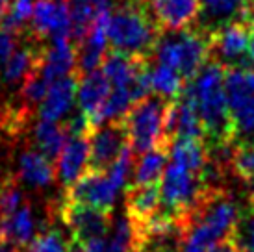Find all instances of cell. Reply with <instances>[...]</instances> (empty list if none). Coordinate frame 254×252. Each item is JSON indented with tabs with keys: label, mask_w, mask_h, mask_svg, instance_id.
Listing matches in <instances>:
<instances>
[{
	"label": "cell",
	"mask_w": 254,
	"mask_h": 252,
	"mask_svg": "<svg viewBox=\"0 0 254 252\" xmlns=\"http://www.w3.org/2000/svg\"><path fill=\"white\" fill-rule=\"evenodd\" d=\"M228 112L232 119L234 137H245L254 143V69L228 67L225 72Z\"/></svg>",
	"instance_id": "5"
},
{
	"label": "cell",
	"mask_w": 254,
	"mask_h": 252,
	"mask_svg": "<svg viewBox=\"0 0 254 252\" xmlns=\"http://www.w3.org/2000/svg\"><path fill=\"white\" fill-rule=\"evenodd\" d=\"M200 6L213 19H232L243 11L245 0H200Z\"/></svg>",
	"instance_id": "28"
},
{
	"label": "cell",
	"mask_w": 254,
	"mask_h": 252,
	"mask_svg": "<svg viewBox=\"0 0 254 252\" xmlns=\"http://www.w3.org/2000/svg\"><path fill=\"white\" fill-rule=\"evenodd\" d=\"M54 167L39 150H26L19 158V176L34 188H47L54 180Z\"/></svg>",
	"instance_id": "19"
},
{
	"label": "cell",
	"mask_w": 254,
	"mask_h": 252,
	"mask_svg": "<svg viewBox=\"0 0 254 252\" xmlns=\"http://www.w3.org/2000/svg\"><path fill=\"white\" fill-rule=\"evenodd\" d=\"M28 252H72V241L58 228H49L32 239Z\"/></svg>",
	"instance_id": "26"
},
{
	"label": "cell",
	"mask_w": 254,
	"mask_h": 252,
	"mask_svg": "<svg viewBox=\"0 0 254 252\" xmlns=\"http://www.w3.org/2000/svg\"><path fill=\"white\" fill-rule=\"evenodd\" d=\"M78 84H80V76L76 72L54 80L45 98L41 100L39 117L45 121H54V123L64 119L65 115L71 112L72 104L76 100Z\"/></svg>",
	"instance_id": "15"
},
{
	"label": "cell",
	"mask_w": 254,
	"mask_h": 252,
	"mask_svg": "<svg viewBox=\"0 0 254 252\" xmlns=\"http://www.w3.org/2000/svg\"><path fill=\"white\" fill-rule=\"evenodd\" d=\"M58 219L69 230L72 247H82L91 239L104 238L112 228V211L62 198L56 206Z\"/></svg>",
	"instance_id": "6"
},
{
	"label": "cell",
	"mask_w": 254,
	"mask_h": 252,
	"mask_svg": "<svg viewBox=\"0 0 254 252\" xmlns=\"http://www.w3.org/2000/svg\"><path fill=\"white\" fill-rule=\"evenodd\" d=\"M241 19L254 26V0H245V6L241 11Z\"/></svg>",
	"instance_id": "32"
},
{
	"label": "cell",
	"mask_w": 254,
	"mask_h": 252,
	"mask_svg": "<svg viewBox=\"0 0 254 252\" xmlns=\"http://www.w3.org/2000/svg\"><path fill=\"white\" fill-rule=\"evenodd\" d=\"M36 217L32 206L22 202L13 213H9L7 217L0 219V230H2V239L13 247L26 249L32 243V239L36 238Z\"/></svg>",
	"instance_id": "17"
},
{
	"label": "cell",
	"mask_w": 254,
	"mask_h": 252,
	"mask_svg": "<svg viewBox=\"0 0 254 252\" xmlns=\"http://www.w3.org/2000/svg\"><path fill=\"white\" fill-rule=\"evenodd\" d=\"M148 4L162 32L193 28L202 13L200 0H148Z\"/></svg>",
	"instance_id": "11"
},
{
	"label": "cell",
	"mask_w": 254,
	"mask_h": 252,
	"mask_svg": "<svg viewBox=\"0 0 254 252\" xmlns=\"http://www.w3.org/2000/svg\"><path fill=\"white\" fill-rule=\"evenodd\" d=\"M228 165H230L234 175L247 186L254 208V143L245 141L240 145H234Z\"/></svg>",
	"instance_id": "23"
},
{
	"label": "cell",
	"mask_w": 254,
	"mask_h": 252,
	"mask_svg": "<svg viewBox=\"0 0 254 252\" xmlns=\"http://www.w3.org/2000/svg\"><path fill=\"white\" fill-rule=\"evenodd\" d=\"M178 252H186V251H182V249H180V251H178Z\"/></svg>",
	"instance_id": "37"
},
{
	"label": "cell",
	"mask_w": 254,
	"mask_h": 252,
	"mask_svg": "<svg viewBox=\"0 0 254 252\" xmlns=\"http://www.w3.org/2000/svg\"><path fill=\"white\" fill-rule=\"evenodd\" d=\"M148 82H150V91L165 100H177L186 89V80L178 74L175 69L167 65L156 63L148 72Z\"/></svg>",
	"instance_id": "21"
},
{
	"label": "cell",
	"mask_w": 254,
	"mask_h": 252,
	"mask_svg": "<svg viewBox=\"0 0 254 252\" xmlns=\"http://www.w3.org/2000/svg\"><path fill=\"white\" fill-rule=\"evenodd\" d=\"M232 238L241 252H254V208H251L245 215H240Z\"/></svg>",
	"instance_id": "29"
},
{
	"label": "cell",
	"mask_w": 254,
	"mask_h": 252,
	"mask_svg": "<svg viewBox=\"0 0 254 252\" xmlns=\"http://www.w3.org/2000/svg\"><path fill=\"white\" fill-rule=\"evenodd\" d=\"M121 189L123 188L115 180H112L108 171L85 169L76 182L65 188L64 198L71 202L87 204L104 211H113Z\"/></svg>",
	"instance_id": "7"
},
{
	"label": "cell",
	"mask_w": 254,
	"mask_h": 252,
	"mask_svg": "<svg viewBox=\"0 0 254 252\" xmlns=\"http://www.w3.org/2000/svg\"><path fill=\"white\" fill-rule=\"evenodd\" d=\"M71 9L67 0H37L30 17L28 34L41 43L71 37Z\"/></svg>",
	"instance_id": "8"
},
{
	"label": "cell",
	"mask_w": 254,
	"mask_h": 252,
	"mask_svg": "<svg viewBox=\"0 0 254 252\" xmlns=\"http://www.w3.org/2000/svg\"><path fill=\"white\" fill-rule=\"evenodd\" d=\"M135 228L128 217H119L113 223V230L106 241L104 252H134L135 251Z\"/></svg>",
	"instance_id": "25"
},
{
	"label": "cell",
	"mask_w": 254,
	"mask_h": 252,
	"mask_svg": "<svg viewBox=\"0 0 254 252\" xmlns=\"http://www.w3.org/2000/svg\"><path fill=\"white\" fill-rule=\"evenodd\" d=\"M67 128L65 125H58L54 121L41 119L34 128V141H36L39 152L47 158H56L60 154L62 147L67 141Z\"/></svg>",
	"instance_id": "22"
},
{
	"label": "cell",
	"mask_w": 254,
	"mask_h": 252,
	"mask_svg": "<svg viewBox=\"0 0 254 252\" xmlns=\"http://www.w3.org/2000/svg\"><path fill=\"white\" fill-rule=\"evenodd\" d=\"M225 72V65L217 62L206 63L190 80V85H186L202 119L206 145L212 143V147L236 143L226 100Z\"/></svg>",
	"instance_id": "1"
},
{
	"label": "cell",
	"mask_w": 254,
	"mask_h": 252,
	"mask_svg": "<svg viewBox=\"0 0 254 252\" xmlns=\"http://www.w3.org/2000/svg\"><path fill=\"white\" fill-rule=\"evenodd\" d=\"M206 252H241V249L238 247V243H236L234 238H226V239H223V241L215 243L213 247H210Z\"/></svg>",
	"instance_id": "31"
},
{
	"label": "cell",
	"mask_w": 254,
	"mask_h": 252,
	"mask_svg": "<svg viewBox=\"0 0 254 252\" xmlns=\"http://www.w3.org/2000/svg\"><path fill=\"white\" fill-rule=\"evenodd\" d=\"M9 2H11V0H0V19L6 15L7 7H9Z\"/></svg>",
	"instance_id": "35"
},
{
	"label": "cell",
	"mask_w": 254,
	"mask_h": 252,
	"mask_svg": "<svg viewBox=\"0 0 254 252\" xmlns=\"http://www.w3.org/2000/svg\"><path fill=\"white\" fill-rule=\"evenodd\" d=\"M0 252H21V249H19V247L9 245V243H6V241H0Z\"/></svg>",
	"instance_id": "34"
},
{
	"label": "cell",
	"mask_w": 254,
	"mask_h": 252,
	"mask_svg": "<svg viewBox=\"0 0 254 252\" xmlns=\"http://www.w3.org/2000/svg\"><path fill=\"white\" fill-rule=\"evenodd\" d=\"M110 91H112V84L102 70L95 69L80 76L76 93L78 104H80V112L89 119L93 128L99 125V115L110 97Z\"/></svg>",
	"instance_id": "13"
},
{
	"label": "cell",
	"mask_w": 254,
	"mask_h": 252,
	"mask_svg": "<svg viewBox=\"0 0 254 252\" xmlns=\"http://www.w3.org/2000/svg\"><path fill=\"white\" fill-rule=\"evenodd\" d=\"M251 24L245 21H230L208 32L210 58L228 67H236L243 56H247Z\"/></svg>",
	"instance_id": "10"
},
{
	"label": "cell",
	"mask_w": 254,
	"mask_h": 252,
	"mask_svg": "<svg viewBox=\"0 0 254 252\" xmlns=\"http://www.w3.org/2000/svg\"><path fill=\"white\" fill-rule=\"evenodd\" d=\"M128 147L127 132L121 121H106L89 132V163L91 171H108L110 165Z\"/></svg>",
	"instance_id": "9"
},
{
	"label": "cell",
	"mask_w": 254,
	"mask_h": 252,
	"mask_svg": "<svg viewBox=\"0 0 254 252\" xmlns=\"http://www.w3.org/2000/svg\"><path fill=\"white\" fill-rule=\"evenodd\" d=\"M152 56L156 58V63L175 69L186 82H190L210 60L208 32L197 28L162 32Z\"/></svg>",
	"instance_id": "3"
},
{
	"label": "cell",
	"mask_w": 254,
	"mask_h": 252,
	"mask_svg": "<svg viewBox=\"0 0 254 252\" xmlns=\"http://www.w3.org/2000/svg\"><path fill=\"white\" fill-rule=\"evenodd\" d=\"M67 2L71 9V41L78 45L100 15L110 11V0H67Z\"/></svg>",
	"instance_id": "18"
},
{
	"label": "cell",
	"mask_w": 254,
	"mask_h": 252,
	"mask_svg": "<svg viewBox=\"0 0 254 252\" xmlns=\"http://www.w3.org/2000/svg\"><path fill=\"white\" fill-rule=\"evenodd\" d=\"M50 84H52V82H50L49 78H45V74L37 69V65H36V69H32L26 76L22 78L21 106L32 110L36 104H41V100L45 98L47 91H49Z\"/></svg>",
	"instance_id": "24"
},
{
	"label": "cell",
	"mask_w": 254,
	"mask_h": 252,
	"mask_svg": "<svg viewBox=\"0 0 254 252\" xmlns=\"http://www.w3.org/2000/svg\"><path fill=\"white\" fill-rule=\"evenodd\" d=\"M247 56L251 58V62L254 63V26H251V34H249V49Z\"/></svg>",
	"instance_id": "33"
},
{
	"label": "cell",
	"mask_w": 254,
	"mask_h": 252,
	"mask_svg": "<svg viewBox=\"0 0 254 252\" xmlns=\"http://www.w3.org/2000/svg\"><path fill=\"white\" fill-rule=\"evenodd\" d=\"M160 211V184H132L127 191V217L135 230Z\"/></svg>",
	"instance_id": "16"
},
{
	"label": "cell",
	"mask_w": 254,
	"mask_h": 252,
	"mask_svg": "<svg viewBox=\"0 0 254 252\" xmlns=\"http://www.w3.org/2000/svg\"><path fill=\"white\" fill-rule=\"evenodd\" d=\"M22 202L24 198H22V191L17 178H4L0 182V219L13 213Z\"/></svg>",
	"instance_id": "27"
},
{
	"label": "cell",
	"mask_w": 254,
	"mask_h": 252,
	"mask_svg": "<svg viewBox=\"0 0 254 252\" xmlns=\"http://www.w3.org/2000/svg\"><path fill=\"white\" fill-rule=\"evenodd\" d=\"M54 173L65 188H69L82 176L89 163V135H69L60 154Z\"/></svg>",
	"instance_id": "14"
},
{
	"label": "cell",
	"mask_w": 254,
	"mask_h": 252,
	"mask_svg": "<svg viewBox=\"0 0 254 252\" xmlns=\"http://www.w3.org/2000/svg\"><path fill=\"white\" fill-rule=\"evenodd\" d=\"M19 35L15 32L0 28V62L4 63L7 58L11 56V52L17 49V41H19Z\"/></svg>",
	"instance_id": "30"
},
{
	"label": "cell",
	"mask_w": 254,
	"mask_h": 252,
	"mask_svg": "<svg viewBox=\"0 0 254 252\" xmlns=\"http://www.w3.org/2000/svg\"><path fill=\"white\" fill-rule=\"evenodd\" d=\"M37 69L50 82L76 72V45L71 41V37H58L52 39L50 45L45 43L39 54Z\"/></svg>",
	"instance_id": "12"
},
{
	"label": "cell",
	"mask_w": 254,
	"mask_h": 252,
	"mask_svg": "<svg viewBox=\"0 0 254 252\" xmlns=\"http://www.w3.org/2000/svg\"><path fill=\"white\" fill-rule=\"evenodd\" d=\"M0 241H4V239H2V230H0Z\"/></svg>",
	"instance_id": "36"
},
{
	"label": "cell",
	"mask_w": 254,
	"mask_h": 252,
	"mask_svg": "<svg viewBox=\"0 0 254 252\" xmlns=\"http://www.w3.org/2000/svg\"><path fill=\"white\" fill-rule=\"evenodd\" d=\"M169 100L147 95L130 106V110L121 119L127 132L128 148L132 154H143L150 148L165 145L171 147V139L165 132V113Z\"/></svg>",
	"instance_id": "4"
},
{
	"label": "cell",
	"mask_w": 254,
	"mask_h": 252,
	"mask_svg": "<svg viewBox=\"0 0 254 252\" xmlns=\"http://www.w3.org/2000/svg\"><path fill=\"white\" fill-rule=\"evenodd\" d=\"M169 161V147L160 145L139 154V160L134 169V182L132 184H160L165 165Z\"/></svg>",
	"instance_id": "20"
},
{
	"label": "cell",
	"mask_w": 254,
	"mask_h": 252,
	"mask_svg": "<svg viewBox=\"0 0 254 252\" xmlns=\"http://www.w3.org/2000/svg\"><path fill=\"white\" fill-rule=\"evenodd\" d=\"M108 45L117 52L150 58L162 28L150 15L148 0H121L108 17Z\"/></svg>",
	"instance_id": "2"
}]
</instances>
